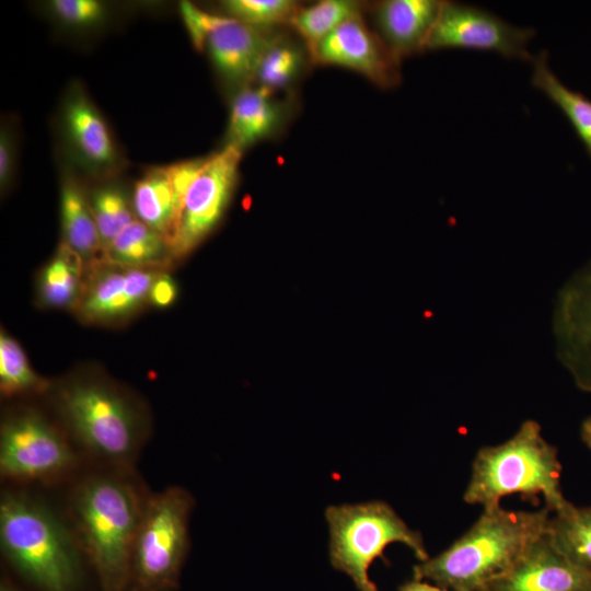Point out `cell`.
<instances>
[{
	"label": "cell",
	"mask_w": 591,
	"mask_h": 591,
	"mask_svg": "<svg viewBox=\"0 0 591 591\" xmlns=\"http://www.w3.org/2000/svg\"><path fill=\"white\" fill-rule=\"evenodd\" d=\"M46 394L67 434L90 455L118 468L136 460L149 432V416L127 387L82 369L51 381Z\"/></svg>",
	"instance_id": "cell-1"
},
{
	"label": "cell",
	"mask_w": 591,
	"mask_h": 591,
	"mask_svg": "<svg viewBox=\"0 0 591 591\" xmlns=\"http://www.w3.org/2000/svg\"><path fill=\"white\" fill-rule=\"evenodd\" d=\"M552 512L507 510L482 514L449 547L413 567V578L450 591H483L547 530Z\"/></svg>",
	"instance_id": "cell-2"
},
{
	"label": "cell",
	"mask_w": 591,
	"mask_h": 591,
	"mask_svg": "<svg viewBox=\"0 0 591 591\" xmlns=\"http://www.w3.org/2000/svg\"><path fill=\"white\" fill-rule=\"evenodd\" d=\"M561 471L558 449L544 438L536 420L528 419L506 441L476 452L463 501L493 509L518 494L535 503L542 497L544 507L556 513L571 503L561 490Z\"/></svg>",
	"instance_id": "cell-3"
},
{
	"label": "cell",
	"mask_w": 591,
	"mask_h": 591,
	"mask_svg": "<svg viewBox=\"0 0 591 591\" xmlns=\"http://www.w3.org/2000/svg\"><path fill=\"white\" fill-rule=\"evenodd\" d=\"M146 500L117 473L89 476L73 491L71 508L81 543L107 591L120 590L131 573Z\"/></svg>",
	"instance_id": "cell-4"
},
{
	"label": "cell",
	"mask_w": 591,
	"mask_h": 591,
	"mask_svg": "<svg viewBox=\"0 0 591 591\" xmlns=\"http://www.w3.org/2000/svg\"><path fill=\"white\" fill-rule=\"evenodd\" d=\"M0 546L5 558L45 591H73L79 579L76 542L56 513L22 491L0 499Z\"/></svg>",
	"instance_id": "cell-5"
},
{
	"label": "cell",
	"mask_w": 591,
	"mask_h": 591,
	"mask_svg": "<svg viewBox=\"0 0 591 591\" xmlns=\"http://www.w3.org/2000/svg\"><path fill=\"white\" fill-rule=\"evenodd\" d=\"M325 518L331 564L348 575L359 591H379L368 570L378 558L387 564L384 552L390 544L406 545L419 561L429 558L420 532L410 529L385 501L329 506Z\"/></svg>",
	"instance_id": "cell-6"
},
{
	"label": "cell",
	"mask_w": 591,
	"mask_h": 591,
	"mask_svg": "<svg viewBox=\"0 0 591 591\" xmlns=\"http://www.w3.org/2000/svg\"><path fill=\"white\" fill-rule=\"evenodd\" d=\"M193 498L172 486L147 498L137 532L131 573L146 591H162L177 580L188 549Z\"/></svg>",
	"instance_id": "cell-7"
},
{
	"label": "cell",
	"mask_w": 591,
	"mask_h": 591,
	"mask_svg": "<svg viewBox=\"0 0 591 591\" xmlns=\"http://www.w3.org/2000/svg\"><path fill=\"white\" fill-rule=\"evenodd\" d=\"M77 464L66 434L32 407H14L0 425V473L13 479L60 476Z\"/></svg>",
	"instance_id": "cell-8"
},
{
	"label": "cell",
	"mask_w": 591,
	"mask_h": 591,
	"mask_svg": "<svg viewBox=\"0 0 591 591\" xmlns=\"http://www.w3.org/2000/svg\"><path fill=\"white\" fill-rule=\"evenodd\" d=\"M58 128L66 158L76 170L93 181L118 176L125 165L124 155L106 119L81 83L74 82L66 91Z\"/></svg>",
	"instance_id": "cell-9"
},
{
	"label": "cell",
	"mask_w": 591,
	"mask_h": 591,
	"mask_svg": "<svg viewBox=\"0 0 591 591\" xmlns=\"http://www.w3.org/2000/svg\"><path fill=\"white\" fill-rule=\"evenodd\" d=\"M242 154L222 147L193 183L170 237L176 260L190 254L221 222L239 182Z\"/></svg>",
	"instance_id": "cell-10"
},
{
	"label": "cell",
	"mask_w": 591,
	"mask_h": 591,
	"mask_svg": "<svg viewBox=\"0 0 591 591\" xmlns=\"http://www.w3.org/2000/svg\"><path fill=\"white\" fill-rule=\"evenodd\" d=\"M534 35L533 28L514 26L483 8L442 1L426 50L491 51L505 58L533 61L528 45Z\"/></svg>",
	"instance_id": "cell-11"
},
{
	"label": "cell",
	"mask_w": 591,
	"mask_h": 591,
	"mask_svg": "<svg viewBox=\"0 0 591 591\" xmlns=\"http://www.w3.org/2000/svg\"><path fill=\"white\" fill-rule=\"evenodd\" d=\"M162 271L97 260L85 268L82 294L72 312L86 324L127 322L149 304L151 286Z\"/></svg>",
	"instance_id": "cell-12"
},
{
	"label": "cell",
	"mask_w": 591,
	"mask_h": 591,
	"mask_svg": "<svg viewBox=\"0 0 591 591\" xmlns=\"http://www.w3.org/2000/svg\"><path fill=\"white\" fill-rule=\"evenodd\" d=\"M552 329L559 362L579 390L591 393V258L556 294Z\"/></svg>",
	"instance_id": "cell-13"
},
{
	"label": "cell",
	"mask_w": 591,
	"mask_h": 591,
	"mask_svg": "<svg viewBox=\"0 0 591 591\" xmlns=\"http://www.w3.org/2000/svg\"><path fill=\"white\" fill-rule=\"evenodd\" d=\"M312 65L355 71L381 89L401 83V60L371 28L363 13L348 20L310 50Z\"/></svg>",
	"instance_id": "cell-14"
},
{
	"label": "cell",
	"mask_w": 591,
	"mask_h": 591,
	"mask_svg": "<svg viewBox=\"0 0 591 591\" xmlns=\"http://www.w3.org/2000/svg\"><path fill=\"white\" fill-rule=\"evenodd\" d=\"M276 30L264 31L217 13L199 51L207 54L225 92L253 85L260 57Z\"/></svg>",
	"instance_id": "cell-15"
},
{
	"label": "cell",
	"mask_w": 591,
	"mask_h": 591,
	"mask_svg": "<svg viewBox=\"0 0 591 591\" xmlns=\"http://www.w3.org/2000/svg\"><path fill=\"white\" fill-rule=\"evenodd\" d=\"M483 591H591V572L564 556L545 532Z\"/></svg>",
	"instance_id": "cell-16"
},
{
	"label": "cell",
	"mask_w": 591,
	"mask_h": 591,
	"mask_svg": "<svg viewBox=\"0 0 591 591\" xmlns=\"http://www.w3.org/2000/svg\"><path fill=\"white\" fill-rule=\"evenodd\" d=\"M441 5L440 0H383L370 7V14L376 34L402 61L426 51Z\"/></svg>",
	"instance_id": "cell-17"
},
{
	"label": "cell",
	"mask_w": 591,
	"mask_h": 591,
	"mask_svg": "<svg viewBox=\"0 0 591 591\" xmlns=\"http://www.w3.org/2000/svg\"><path fill=\"white\" fill-rule=\"evenodd\" d=\"M287 100L263 88L250 85L231 96L222 147L244 152L250 147L277 136L290 117Z\"/></svg>",
	"instance_id": "cell-18"
},
{
	"label": "cell",
	"mask_w": 591,
	"mask_h": 591,
	"mask_svg": "<svg viewBox=\"0 0 591 591\" xmlns=\"http://www.w3.org/2000/svg\"><path fill=\"white\" fill-rule=\"evenodd\" d=\"M60 242L77 253L85 266L103 259V248L88 197V187L66 167L60 181Z\"/></svg>",
	"instance_id": "cell-19"
},
{
	"label": "cell",
	"mask_w": 591,
	"mask_h": 591,
	"mask_svg": "<svg viewBox=\"0 0 591 591\" xmlns=\"http://www.w3.org/2000/svg\"><path fill=\"white\" fill-rule=\"evenodd\" d=\"M85 268L82 258L60 242L36 277V303L44 309L73 311L82 294Z\"/></svg>",
	"instance_id": "cell-20"
},
{
	"label": "cell",
	"mask_w": 591,
	"mask_h": 591,
	"mask_svg": "<svg viewBox=\"0 0 591 591\" xmlns=\"http://www.w3.org/2000/svg\"><path fill=\"white\" fill-rule=\"evenodd\" d=\"M103 259L127 268L163 271L176 260L169 240L138 219L111 242Z\"/></svg>",
	"instance_id": "cell-21"
},
{
	"label": "cell",
	"mask_w": 591,
	"mask_h": 591,
	"mask_svg": "<svg viewBox=\"0 0 591 591\" xmlns=\"http://www.w3.org/2000/svg\"><path fill=\"white\" fill-rule=\"evenodd\" d=\"M308 63L311 58L304 44L275 32L260 57L253 85L275 94L288 93L299 82Z\"/></svg>",
	"instance_id": "cell-22"
},
{
	"label": "cell",
	"mask_w": 591,
	"mask_h": 591,
	"mask_svg": "<svg viewBox=\"0 0 591 591\" xmlns=\"http://www.w3.org/2000/svg\"><path fill=\"white\" fill-rule=\"evenodd\" d=\"M532 85L543 92L566 116L591 157V100L566 86L548 63L546 50L533 59Z\"/></svg>",
	"instance_id": "cell-23"
},
{
	"label": "cell",
	"mask_w": 591,
	"mask_h": 591,
	"mask_svg": "<svg viewBox=\"0 0 591 591\" xmlns=\"http://www.w3.org/2000/svg\"><path fill=\"white\" fill-rule=\"evenodd\" d=\"M131 190L136 218L170 240L175 225V210L166 166L146 170Z\"/></svg>",
	"instance_id": "cell-24"
},
{
	"label": "cell",
	"mask_w": 591,
	"mask_h": 591,
	"mask_svg": "<svg viewBox=\"0 0 591 591\" xmlns=\"http://www.w3.org/2000/svg\"><path fill=\"white\" fill-rule=\"evenodd\" d=\"M90 206L99 230L103 253L118 233L136 220L132 190L117 176L94 181L88 187Z\"/></svg>",
	"instance_id": "cell-25"
},
{
	"label": "cell",
	"mask_w": 591,
	"mask_h": 591,
	"mask_svg": "<svg viewBox=\"0 0 591 591\" xmlns=\"http://www.w3.org/2000/svg\"><path fill=\"white\" fill-rule=\"evenodd\" d=\"M546 534L564 556L591 572V505L570 503L552 513Z\"/></svg>",
	"instance_id": "cell-26"
},
{
	"label": "cell",
	"mask_w": 591,
	"mask_h": 591,
	"mask_svg": "<svg viewBox=\"0 0 591 591\" xmlns=\"http://www.w3.org/2000/svg\"><path fill=\"white\" fill-rule=\"evenodd\" d=\"M364 5L354 0H321L301 5L289 26L298 34L309 53L348 20L363 13Z\"/></svg>",
	"instance_id": "cell-27"
},
{
	"label": "cell",
	"mask_w": 591,
	"mask_h": 591,
	"mask_svg": "<svg viewBox=\"0 0 591 591\" xmlns=\"http://www.w3.org/2000/svg\"><path fill=\"white\" fill-rule=\"evenodd\" d=\"M51 381L32 368L20 343L5 331L0 334V392L4 397L47 393Z\"/></svg>",
	"instance_id": "cell-28"
},
{
	"label": "cell",
	"mask_w": 591,
	"mask_h": 591,
	"mask_svg": "<svg viewBox=\"0 0 591 591\" xmlns=\"http://www.w3.org/2000/svg\"><path fill=\"white\" fill-rule=\"evenodd\" d=\"M302 4L293 0H224L220 13L257 30L289 25Z\"/></svg>",
	"instance_id": "cell-29"
},
{
	"label": "cell",
	"mask_w": 591,
	"mask_h": 591,
	"mask_svg": "<svg viewBox=\"0 0 591 591\" xmlns=\"http://www.w3.org/2000/svg\"><path fill=\"white\" fill-rule=\"evenodd\" d=\"M46 8L58 24L74 31L100 27L109 16L108 4L99 0H51Z\"/></svg>",
	"instance_id": "cell-30"
},
{
	"label": "cell",
	"mask_w": 591,
	"mask_h": 591,
	"mask_svg": "<svg viewBox=\"0 0 591 591\" xmlns=\"http://www.w3.org/2000/svg\"><path fill=\"white\" fill-rule=\"evenodd\" d=\"M210 158L211 154L179 161L166 166L174 199L175 224L179 218L189 188L207 166Z\"/></svg>",
	"instance_id": "cell-31"
},
{
	"label": "cell",
	"mask_w": 591,
	"mask_h": 591,
	"mask_svg": "<svg viewBox=\"0 0 591 591\" xmlns=\"http://www.w3.org/2000/svg\"><path fill=\"white\" fill-rule=\"evenodd\" d=\"M16 141L13 130L8 125L0 131V188L5 193L12 185L16 171Z\"/></svg>",
	"instance_id": "cell-32"
},
{
	"label": "cell",
	"mask_w": 591,
	"mask_h": 591,
	"mask_svg": "<svg viewBox=\"0 0 591 591\" xmlns=\"http://www.w3.org/2000/svg\"><path fill=\"white\" fill-rule=\"evenodd\" d=\"M178 296V287L169 271H162L154 279L150 293L149 304L164 309L172 305Z\"/></svg>",
	"instance_id": "cell-33"
},
{
	"label": "cell",
	"mask_w": 591,
	"mask_h": 591,
	"mask_svg": "<svg viewBox=\"0 0 591 591\" xmlns=\"http://www.w3.org/2000/svg\"><path fill=\"white\" fill-rule=\"evenodd\" d=\"M398 591H450L425 580L412 579L399 586Z\"/></svg>",
	"instance_id": "cell-34"
},
{
	"label": "cell",
	"mask_w": 591,
	"mask_h": 591,
	"mask_svg": "<svg viewBox=\"0 0 591 591\" xmlns=\"http://www.w3.org/2000/svg\"><path fill=\"white\" fill-rule=\"evenodd\" d=\"M579 432L582 442L591 451V416L582 420Z\"/></svg>",
	"instance_id": "cell-35"
},
{
	"label": "cell",
	"mask_w": 591,
	"mask_h": 591,
	"mask_svg": "<svg viewBox=\"0 0 591 591\" xmlns=\"http://www.w3.org/2000/svg\"><path fill=\"white\" fill-rule=\"evenodd\" d=\"M0 591H15L7 586H2Z\"/></svg>",
	"instance_id": "cell-36"
}]
</instances>
